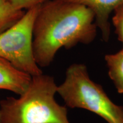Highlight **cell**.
<instances>
[{"mask_svg": "<svg viewBox=\"0 0 123 123\" xmlns=\"http://www.w3.org/2000/svg\"><path fill=\"white\" fill-rule=\"evenodd\" d=\"M97 26L92 10L81 5L62 0L40 5L33 30V53L40 67L50 66L60 49L95 39Z\"/></svg>", "mask_w": 123, "mask_h": 123, "instance_id": "1", "label": "cell"}, {"mask_svg": "<svg viewBox=\"0 0 123 123\" xmlns=\"http://www.w3.org/2000/svg\"><path fill=\"white\" fill-rule=\"evenodd\" d=\"M57 87L53 76H32L26 90L18 98L0 101L1 123H70L65 106L55 98Z\"/></svg>", "mask_w": 123, "mask_h": 123, "instance_id": "2", "label": "cell"}, {"mask_svg": "<svg viewBox=\"0 0 123 123\" xmlns=\"http://www.w3.org/2000/svg\"><path fill=\"white\" fill-rule=\"evenodd\" d=\"M57 93L67 107L89 111L108 123H123V107L114 103L103 87L90 79L85 64L69 66Z\"/></svg>", "mask_w": 123, "mask_h": 123, "instance_id": "3", "label": "cell"}, {"mask_svg": "<svg viewBox=\"0 0 123 123\" xmlns=\"http://www.w3.org/2000/svg\"><path fill=\"white\" fill-rule=\"evenodd\" d=\"M39 5L27 9L17 22L0 33V57L34 76L42 74L33 53L34 25Z\"/></svg>", "mask_w": 123, "mask_h": 123, "instance_id": "4", "label": "cell"}, {"mask_svg": "<svg viewBox=\"0 0 123 123\" xmlns=\"http://www.w3.org/2000/svg\"><path fill=\"white\" fill-rule=\"evenodd\" d=\"M85 6L92 10L95 15V22L101 30L104 41L108 42L110 37V15L115 9L123 4V0H62Z\"/></svg>", "mask_w": 123, "mask_h": 123, "instance_id": "5", "label": "cell"}, {"mask_svg": "<svg viewBox=\"0 0 123 123\" xmlns=\"http://www.w3.org/2000/svg\"><path fill=\"white\" fill-rule=\"evenodd\" d=\"M32 76L15 68L0 57V90L9 91L20 95L26 90Z\"/></svg>", "mask_w": 123, "mask_h": 123, "instance_id": "6", "label": "cell"}, {"mask_svg": "<svg viewBox=\"0 0 123 123\" xmlns=\"http://www.w3.org/2000/svg\"><path fill=\"white\" fill-rule=\"evenodd\" d=\"M105 61L109 76L118 93L123 94V49L115 54L106 55Z\"/></svg>", "mask_w": 123, "mask_h": 123, "instance_id": "7", "label": "cell"}, {"mask_svg": "<svg viewBox=\"0 0 123 123\" xmlns=\"http://www.w3.org/2000/svg\"><path fill=\"white\" fill-rule=\"evenodd\" d=\"M25 13L24 10L17 8L10 0H0V33L17 22Z\"/></svg>", "mask_w": 123, "mask_h": 123, "instance_id": "8", "label": "cell"}, {"mask_svg": "<svg viewBox=\"0 0 123 123\" xmlns=\"http://www.w3.org/2000/svg\"><path fill=\"white\" fill-rule=\"evenodd\" d=\"M113 12L114 15L112 17V23L115 27L118 39L123 44V4L116 7Z\"/></svg>", "mask_w": 123, "mask_h": 123, "instance_id": "9", "label": "cell"}, {"mask_svg": "<svg viewBox=\"0 0 123 123\" xmlns=\"http://www.w3.org/2000/svg\"><path fill=\"white\" fill-rule=\"evenodd\" d=\"M47 0H10L17 8L24 10L40 5Z\"/></svg>", "mask_w": 123, "mask_h": 123, "instance_id": "10", "label": "cell"}, {"mask_svg": "<svg viewBox=\"0 0 123 123\" xmlns=\"http://www.w3.org/2000/svg\"><path fill=\"white\" fill-rule=\"evenodd\" d=\"M0 123H1V120H0Z\"/></svg>", "mask_w": 123, "mask_h": 123, "instance_id": "11", "label": "cell"}, {"mask_svg": "<svg viewBox=\"0 0 123 123\" xmlns=\"http://www.w3.org/2000/svg\"></svg>", "mask_w": 123, "mask_h": 123, "instance_id": "12", "label": "cell"}]
</instances>
